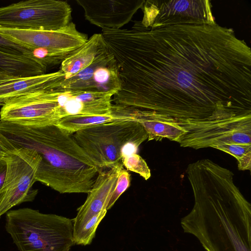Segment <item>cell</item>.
Returning <instances> with one entry per match:
<instances>
[{"instance_id": "6da1fadb", "label": "cell", "mask_w": 251, "mask_h": 251, "mask_svg": "<svg viewBox=\"0 0 251 251\" xmlns=\"http://www.w3.org/2000/svg\"><path fill=\"white\" fill-rule=\"evenodd\" d=\"M104 39L121 81L114 104L141 110L148 140L217 149L235 138L251 113V53L214 19L171 16L135 21Z\"/></svg>"}, {"instance_id": "7a4b0ae2", "label": "cell", "mask_w": 251, "mask_h": 251, "mask_svg": "<svg viewBox=\"0 0 251 251\" xmlns=\"http://www.w3.org/2000/svg\"><path fill=\"white\" fill-rule=\"evenodd\" d=\"M194 205L180 224L206 251H251V204L234 174L209 159L188 165Z\"/></svg>"}, {"instance_id": "3957f363", "label": "cell", "mask_w": 251, "mask_h": 251, "mask_svg": "<svg viewBox=\"0 0 251 251\" xmlns=\"http://www.w3.org/2000/svg\"><path fill=\"white\" fill-rule=\"evenodd\" d=\"M0 133L16 149L25 148L41 157L39 181L60 193H88L100 170L70 134L56 125H22L0 121Z\"/></svg>"}, {"instance_id": "277c9868", "label": "cell", "mask_w": 251, "mask_h": 251, "mask_svg": "<svg viewBox=\"0 0 251 251\" xmlns=\"http://www.w3.org/2000/svg\"><path fill=\"white\" fill-rule=\"evenodd\" d=\"M59 70L64 77L56 89L115 95L121 87L116 60L101 33L88 38L61 63Z\"/></svg>"}, {"instance_id": "5b68a950", "label": "cell", "mask_w": 251, "mask_h": 251, "mask_svg": "<svg viewBox=\"0 0 251 251\" xmlns=\"http://www.w3.org/2000/svg\"><path fill=\"white\" fill-rule=\"evenodd\" d=\"M5 229L19 251H70L75 245L73 221L23 208L7 212Z\"/></svg>"}, {"instance_id": "8992f818", "label": "cell", "mask_w": 251, "mask_h": 251, "mask_svg": "<svg viewBox=\"0 0 251 251\" xmlns=\"http://www.w3.org/2000/svg\"><path fill=\"white\" fill-rule=\"evenodd\" d=\"M73 137L100 171L122 163L123 156L136 153L148 138L143 126L132 120H119L79 130Z\"/></svg>"}, {"instance_id": "52a82bcc", "label": "cell", "mask_w": 251, "mask_h": 251, "mask_svg": "<svg viewBox=\"0 0 251 251\" xmlns=\"http://www.w3.org/2000/svg\"><path fill=\"white\" fill-rule=\"evenodd\" d=\"M72 22V9L65 1L26 0L0 7V27L55 31Z\"/></svg>"}, {"instance_id": "ba28073f", "label": "cell", "mask_w": 251, "mask_h": 251, "mask_svg": "<svg viewBox=\"0 0 251 251\" xmlns=\"http://www.w3.org/2000/svg\"><path fill=\"white\" fill-rule=\"evenodd\" d=\"M122 163L99 171L84 203L77 209L73 221L75 244L87 245L94 238L99 225L105 217L107 206L114 190Z\"/></svg>"}, {"instance_id": "9c48e42d", "label": "cell", "mask_w": 251, "mask_h": 251, "mask_svg": "<svg viewBox=\"0 0 251 251\" xmlns=\"http://www.w3.org/2000/svg\"><path fill=\"white\" fill-rule=\"evenodd\" d=\"M5 160L7 171L0 191V218L13 207L34 199L38 191L32 186L41 157L34 150L19 148Z\"/></svg>"}, {"instance_id": "30bf717a", "label": "cell", "mask_w": 251, "mask_h": 251, "mask_svg": "<svg viewBox=\"0 0 251 251\" xmlns=\"http://www.w3.org/2000/svg\"><path fill=\"white\" fill-rule=\"evenodd\" d=\"M60 120L51 89L38 90L13 98L2 106L0 121L22 125L45 126Z\"/></svg>"}, {"instance_id": "8fae6325", "label": "cell", "mask_w": 251, "mask_h": 251, "mask_svg": "<svg viewBox=\"0 0 251 251\" xmlns=\"http://www.w3.org/2000/svg\"><path fill=\"white\" fill-rule=\"evenodd\" d=\"M0 34L27 47L65 50H76L88 40L87 35L79 31L73 22L63 29L55 31L0 27Z\"/></svg>"}, {"instance_id": "7c38bea8", "label": "cell", "mask_w": 251, "mask_h": 251, "mask_svg": "<svg viewBox=\"0 0 251 251\" xmlns=\"http://www.w3.org/2000/svg\"><path fill=\"white\" fill-rule=\"evenodd\" d=\"M145 1L143 0H76L84 10L85 19L102 29H121L131 20Z\"/></svg>"}, {"instance_id": "4fadbf2b", "label": "cell", "mask_w": 251, "mask_h": 251, "mask_svg": "<svg viewBox=\"0 0 251 251\" xmlns=\"http://www.w3.org/2000/svg\"><path fill=\"white\" fill-rule=\"evenodd\" d=\"M63 74L55 72L30 76H17L0 72V106L30 92L54 88L63 80Z\"/></svg>"}, {"instance_id": "5bb4252c", "label": "cell", "mask_w": 251, "mask_h": 251, "mask_svg": "<svg viewBox=\"0 0 251 251\" xmlns=\"http://www.w3.org/2000/svg\"><path fill=\"white\" fill-rule=\"evenodd\" d=\"M47 68L28 57L0 50V72L17 76H30L46 74Z\"/></svg>"}, {"instance_id": "9a60e30c", "label": "cell", "mask_w": 251, "mask_h": 251, "mask_svg": "<svg viewBox=\"0 0 251 251\" xmlns=\"http://www.w3.org/2000/svg\"><path fill=\"white\" fill-rule=\"evenodd\" d=\"M117 121V118L111 114L100 116L71 115L61 119L56 125L69 134H73L95 125Z\"/></svg>"}, {"instance_id": "2e32d148", "label": "cell", "mask_w": 251, "mask_h": 251, "mask_svg": "<svg viewBox=\"0 0 251 251\" xmlns=\"http://www.w3.org/2000/svg\"><path fill=\"white\" fill-rule=\"evenodd\" d=\"M75 50L32 47L31 55L34 60L42 64L47 69L48 67L61 65Z\"/></svg>"}, {"instance_id": "e0dca14e", "label": "cell", "mask_w": 251, "mask_h": 251, "mask_svg": "<svg viewBox=\"0 0 251 251\" xmlns=\"http://www.w3.org/2000/svg\"><path fill=\"white\" fill-rule=\"evenodd\" d=\"M122 163L127 170L138 174L145 179L151 176V171L145 160L137 153L124 155Z\"/></svg>"}, {"instance_id": "ac0fdd59", "label": "cell", "mask_w": 251, "mask_h": 251, "mask_svg": "<svg viewBox=\"0 0 251 251\" xmlns=\"http://www.w3.org/2000/svg\"><path fill=\"white\" fill-rule=\"evenodd\" d=\"M32 48L15 43L0 34V50L4 52L33 59L31 55Z\"/></svg>"}, {"instance_id": "d6986e66", "label": "cell", "mask_w": 251, "mask_h": 251, "mask_svg": "<svg viewBox=\"0 0 251 251\" xmlns=\"http://www.w3.org/2000/svg\"><path fill=\"white\" fill-rule=\"evenodd\" d=\"M130 184V175L123 168L120 172L116 186L107 206L110 209L121 195L129 187Z\"/></svg>"}, {"instance_id": "ffe728a7", "label": "cell", "mask_w": 251, "mask_h": 251, "mask_svg": "<svg viewBox=\"0 0 251 251\" xmlns=\"http://www.w3.org/2000/svg\"><path fill=\"white\" fill-rule=\"evenodd\" d=\"M16 149L13 145L0 133V158L5 159Z\"/></svg>"}, {"instance_id": "44dd1931", "label": "cell", "mask_w": 251, "mask_h": 251, "mask_svg": "<svg viewBox=\"0 0 251 251\" xmlns=\"http://www.w3.org/2000/svg\"><path fill=\"white\" fill-rule=\"evenodd\" d=\"M7 171V162L4 158H0V191L6 178Z\"/></svg>"}]
</instances>
